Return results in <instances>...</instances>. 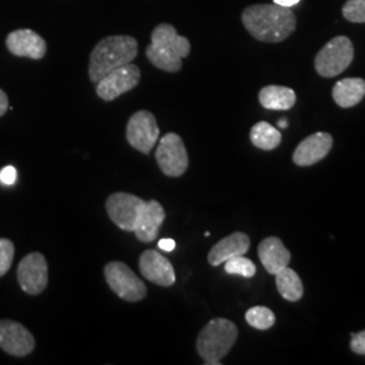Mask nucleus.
I'll list each match as a JSON object with an SVG mask.
<instances>
[{
	"mask_svg": "<svg viewBox=\"0 0 365 365\" xmlns=\"http://www.w3.org/2000/svg\"><path fill=\"white\" fill-rule=\"evenodd\" d=\"M242 24L252 37L268 43L288 38L297 29L294 13L277 4H255L242 11Z\"/></svg>",
	"mask_w": 365,
	"mask_h": 365,
	"instance_id": "nucleus-1",
	"label": "nucleus"
},
{
	"mask_svg": "<svg viewBox=\"0 0 365 365\" xmlns=\"http://www.w3.org/2000/svg\"><path fill=\"white\" fill-rule=\"evenodd\" d=\"M191 52L190 41L179 36L170 24H161L152 31V42L146 48V57L153 66L165 72H179L182 58Z\"/></svg>",
	"mask_w": 365,
	"mask_h": 365,
	"instance_id": "nucleus-2",
	"label": "nucleus"
},
{
	"mask_svg": "<svg viewBox=\"0 0 365 365\" xmlns=\"http://www.w3.org/2000/svg\"><path fill=\"white\" fill-rule=\"evenodd\" d=\"M137 53L138 42L130 36H111L99 41L90 57V80L96 84L111 71L130 64Z\"/></svg>",
	"mask_w": 365,
	"mask_h": 365,
	"instance_id": "nucleus-3",
	"label": "nucleus"
},
{
	"mask_svg": "<svg viewBox=\"0 0 365 365\" xmlns=\"http://www.w3.org/2000/svg\"><path fill=\"white\" fill-rule=\"evenodd\" d=\"M238 337V329L225 318L211 319L196 339V349L205 364H222V359L230 352Z\"/></svg>",
	"mask_w": 365,
	"mask_h": 365,
	"instance_id": "nucleus-4",
	"label": "nucleus"
},
{
	"mask_svg": "<svg viewBox=\"0 0 365 365\" xmlns=\"http://www.w3.org/2000/svg\"><path fill=\"white\" fill-rule=\"evenodd\" d=\"M354 49L351 39L339 36L330 39L318 52L314 66L322 78H336L352 64Z\"/></svg>",
	"mask_w": 365,
	"mask_h": 365,
	"instance_id": "nucleus-5",
	"label": "nucleus"
},
{
	"mask_svg": "<svg viewBox=\"0 0 365 365\" xmlns=\"http://www.w3.org/2000/svg\"><path fill=\"white\" fill-rule=\"evenodd\" d=\"M105 277L108 287L111 288L120 299L138 302L144 299L148 289L144 282L120 261H111L105 267Z\"/></svg>",
	"mask_w": 365,
	"mask_h": 365,
	"instance_id": "nucleus-6",
	"label": "nucleus"
},
{
	"mask_svg": "<svg viewBox=\"0 0 365 365\" xmlns=\"http://www.w3.org/2000/svg\"><path fill=\"white\" fill-rule=\"evenodd\" d=\"M144 199L138 196L115 192L107 197L106 210L110 220L117 225L119 229L125 232L134 233L140 217L143 214L145 206Z\"/></svg>",
	"mask_w": 365,
	"mask_h": 365,
	"instance_id": "nucleus-7",
	"label": "nucleus"
},
{
	"mask_svg": "<svg viewBox=\"0 0 365 365\" xmlns=\"http://www.w3.org/2000/svg\"><path fill=\"white\" fill-rule=\"evenodd\" d=\"M156 160L158 167L165 176L179 178L188 168V153L182 137L168 133L157 146Z\"/></svg>",
	"mask_w": 365,
	"mask_h": 365,
	"instance_id": "nucleus-8",
	"label": "nucleus"
},
{
	"mask_svg": "<svg viewBox=\"0 0 365 365\" xmlns=\"http://www.w3.org/2000/svg\"><path fill=\"white\" fill-rule=\"evenodd\" d=\"M158 135L160 129L156 117L152 113L141 110L131 115L126 128V138L131 148L144 155H149L157 144Z\"/></svg>",
	"mask_w": 365,
	"mask_h": 365,
	"instance_id": "nucleus-9",
	"label": "nucleus"
},
{
	"mask_svg": "<svg viewBox=\"0 0 365 365\" xmlns=\"http://www.w3.org/2000/svg\"><path fill=\"white\" fill-rule=\"evenodd\" d=\"M141 72L134 64H126L107 73L96 83V93L105 102L115 101L120 95L131 91L140 83Z\"/></svg>",
	"mask_w": 365,
	"mask_h": 365,
	"instance_id": "nucleus-10",
	"label": "nucleus"
},
{
	"mask_svg": "<svg viewBox=\"0 0 365 365\" xmlns=\"http://www.w3.org/2000/svg\"><path fill=\"white\" fill-rule=\"evenodd\" d=\"M18 282L29 295H38L48 286V262L43 255L33 252L18 267Z\"/></svg>",
	"mask_w": 365,
	"mask_h": 365,
	"instance_id": "nucleus-11",
	"label": "nucleus"
},
{
	"mask_svg": "<svg viewBox=\"0 0 365 365\" xmlns=\"http://www.w3.org/2000/svg\"><path fill=\"white\" fill-rule=\"evenodd\" d=\"M0 348L11 356L25 357L34 351L36 339L22 324L3 319L0 321Z\"/></svg>",
	"mask_w": 365,
	"mask_h": 365,
	"instance_id": "nucleus-12",
	"label": "nucleus"
},
{
	"mask_svg": "<svg viewBox=\"0 0 365 365\" xmlns=\"http://www.w3.org/2000/svg\"><path fill=\"white\" fill-rule=\"evenodd\" d=\"M140 272L146 280L161 287H170L176 282L170 261L157 250H146L140 257Z\"/></svg>",
	"mask_w": 365,
	"mask_h": 365,
	"instance_id": "nucleus-13",
	"label": "nucleus"
},
{
	"mask_svg": "<svg viewBox=\"0 0 365 365\" xmlns=\"http://www.w3.org/2000/svg\"><path fill=\"white\" fill-rule=\"evenodd\" d=\"M333 137L329 133H314L297 146L292 160L299 167H310L324 160L329 155Z\"/></svg>",
	"mask_w": 365,
	"mask_h": 365,
	"instance_id": "nucleus-14",
	"label": "nucleus"
},
{
	"mask_svg": "<svg viewBox=\"0 0 365 365\" xmlns=\"http://www.w3.org/2000/svg\"><path fill=\"white\" fill-rule=\"evenodd\" d=\"M7 49L16 57L41 60L45 57L48 46L45 39L29 29H19L9 34L6 39Z\"/></svg>",
	"mask_w": 365,
	"mask_h": 365,
	"instance_id": "nucleus-15",
	"label": "nucleus"
},
{
	"mask_svg": "<svg viewBox=\"0 0 365 365\" xmlns=\"http://www.w3.org/2000/svg\"><path fill=\"white\" fill-rule=\"evenodd\" d=\"M250 248V238L242 232H235L218 241L209 252V262L218 267L240 255H245Z\"/></svg>",
	"mask_w": 365,
	"mask_h": 365,
	"instance_id": "nucleus-16",
	"label": "nucleus"
},
{
	"mask_svg": "<svg viewBox=\"0 0 365 365\" xmlns=\"http://www.w3.org/2000/svg\"><path fill=\"white\" fill-rule=\"evenodd\" d=\"M259 257L267 269V272L276 274L283 268L288 267L291 253L277 237H268L262 240L259 245Z\"/></svg>",
	"mask_w": 365,
	"mask_h": 365,
	"instance_id": "nucleus-17",
	"label": "nucleus"
},
{
	"mask_svg": "<svg viewBox=\"0 0 365 365\" xmlns=\"http://www.w3.org/2000/svg\"><path fill=\"white\" fill-rule=\"evenodd\" d=\"M165 220V211L164 207L157 200H149L145 203L143 214L140 217V221L137 223V227L134 230L135 237L141 242H152L157 238L160 226Z\"/></svg>",
	"mask_w": 365,
	"mask_h": 365,
	"instance_id": "nucleus-18",
	"label": "nucleus"
},
{
	"mask_svg": "<svg viewBox=\"0 0 365 365\" xmlns=\"http://www.w3.org/2000/svg\"><path fill=\"white\" fill-rule=\"evenodd\" d=\"M333 99L342 108L359 105L365 96V80L360 78H342L333 87Z\"/></svg>",
	"mask_w": 365,
	"mask_h": 365,
	"instance_id": "nucleus-19",
	"label": "nucleus"
},
{
	"mask_svg": "<svg viewBox=\"0 0 365 365\" xmlns=\"http://www.w3.org/2000/svg\"><path fill=\"white\" fill-rule=\"evenodd\" d=\"M260 105L267 110L286 111L292 108L297 102L294 90L283 86H267L259 93Z\"/></svg>",
	"mask_w": 365,
	"mask_h": 365,
	"instance_id": "nucleus-20",
	"label": "nucleus"
},
{
	"mask_svg": "<svg viewBox=\"0 0 365 365\" xmlns=\"http://www.w3.org/2000/svg\"><path fill=\"white\" fill-rule=\"evenodd\" d=\"M276 276V287L279 294L288 302H298L303 297V284L299 274L289 267L279 271Z\"/></svg>",
	"mask_w": 365,
	"mask_h": 365,
	"instance_id": "nucleus-21",
	"label": "nucleus"
},
{
	"mask_svg": "<svg viewBox=\"0 0 365 365\" xmlns=\"http://www.w3.org/2000/svg\"><path fill=\"white\" fill-rule=\"evenodd\" d=\"M250 141L261 150H274L282 143V133L268 122H259L250 130Z\"/></svg>",
	"mask_w": 365,
	"mask_h": 365,
	"instance_id": "nucleus-22",
	"label": "nucleus"
},
{
	"mask_svg": "<svg viewBox=\"0 0 365 365\" xmlns=\"http://www.w3.org/2000/svg\"><path fill=\"white\" fill-rule=\"evenodd\" d=\"M245 319L250 327L257 330H268L274 327L276 321L274 312L264 306H255L249 309L245 314Z\"/></svg>",
	"mask_w": 365,
	"mask_h": 365,
	"instance_id": "nucleus-23",
	"label": "nucleus"
},
{
	"mask_svg": "<svg viewBox=\"0 0 365 365\" xmlns=\"http://www.w3.org/2000/svg\"><path fill=\"white\" fill-rule=\"evenodd\" d=\"M225 272L250 279L256 274V265L253 261L247 259L244 255H240V256L232 257L225 262Z\"/></svg>",
	"mask_w": 365,
	"mask_h": 365,
	"instance_id": "nucleus-24",
	"label": "nucleus"
},
{
	"mask_svg": "<svg viewBox=\"0 0 365 365\" xmlns=\"http://www.w3.org/2000/svg\"><path fill=\"white\" fill-rule=\"evenodd\" d=\"M342 15L352 24H365V0H348L342 7Z\"/></svg>",
	"mask_w": 365,
	"mask_h": 365,
	"instance_id": "nucleus-25",
	"label": "nucleus"
},
{
	"mask_svg": "<svg viewBox=\"0 0 365 365\" xmlns=\"http://www.w3.org/2000/svg\"><path fill=\"white\" fill-rule=\"evenodd\" d=\"M14 255L15 248L13 241L7 238H0V277L10 271L13 265Z\"/></svg>",
	"mask_w": 365,
	"mask_h": 365,
	"instance_id": "nucleus-26",
	"label": "nucleus"
},
{
	"mask_svg": "<svg viewBox=\"0 0 365 365\" xmlns=\"http://www.w3.org/2000/svg\"><path fill=\"white\" fill-rule=\"evenodd\" d=\"M351 349L356 354L365 356V330L360 333H352L351 334Z\"/></svg>",
	"mask_w": 365,
	"mask_h": 365,
	"instance_id": "nucleus-27",
	"label": "nucleus"
},
{
	"mask_svg": "<svg viewBox=\"0 0 365 365\" xmlns=\"http://www.w3.org/2000/svg\"><path fill=\"white\" fill-rule=\"evenodd\" d=\"M16 176H18V172L11 165L4 167L0 170V182L6 185H13L14 182H16Z\"/></svg>",
	"mask_w": 365,
	"mask_h": 365,
	"instance_id": "nucleus-28",
	"label": "nucleus"
},
{
	"mask_svg": "<svg viewBox=\"0 0 365 365\" xmlns=\"http://www.w3.org/2000/svg\"><path fill=\"white\" fill-rule=\"evenodd\" d=\"M158 248L164 252H173L176 248V242L172 238H163L158 241Z\"/></svg>",
	"mask_w": 365,
	"mask_h": 365,
	"instance_id": "nucleus-29",
	"label": "nucleus"
},
{
	"mask_svg": "<svg viewBox=\"0 0 365 365\" xmlns=\"http://www.w3.org/2000/svg\"><path fill=\"white\" fill-rule=\"evenodd\" d=\"M7 110H9V98L6 92L0 90V117H3Z\"/></svg>",
	"mask_w": 365,
	"mask_h": 365,
	"instance_id": "nucleus-30",
	"label": "nucleus"
},
{
	"mask_svg": "<svg viewBox=\"0 0 365 365\" xmlns=\"http://www.w3.org/2000/svg\"><path fill=\"white\" fill-rule=\"evenodd\" d=\"M299 1L300 0H274V4L282 6V7H287V9H291L292 6L298 4Z\"/></svg>",
	"mask_w": 365,
	"mask_h": 365,
	"instance_id": "nucleus-31",
	"label": "nucleus"
},
{
	"mask_svg": "<svg viewBox=\"0 0 365 365\" xmlns=\"http://www.w3.org/2000/svg\"><path fill=\"white\" fill-rule=\"evenodd\" d=\"M277 125H279V129H287V128H288L287 118H282V119H279V122H277Z\"/></svg>",
	"mask_w": 365,
	"mask_h": 365,
	"instance_id": "nucleus-32",
	"label": "nucleus"
}]
</instances>
